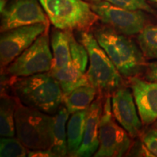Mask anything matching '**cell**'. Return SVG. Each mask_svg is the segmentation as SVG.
<instances>
[{
  "label": "cell",
  "instance_id": "1",
  "mask_svg": "<svg viewBox=\"0 0 157 157\" xmlns=\"http://www.w3.org/2000/svg\"><path fill=\"white\" fill-rule=\"evenodd\" d=\"M13 90L23 105L55 115L61 105L63 94L60 84L50 72L15 77Z\"/></svg>",
  "mask_w": 157,
  "mask_h": 157
},
{
  "label": "cell",
  "instance_id": "2",
  "mask_svg": "<svg viewBox=\"0 0 157 157\" xmlns=\"http://www.w3.org/2000/svg\"><path fill=\"white\" fill-rule=\"evenodd\" d=\"M54 116L19 103L15 111V131L28 150L50 149L53 143Z\"/></svg>",
  "mask_w": 157,
  "mask_h": 157
},
{
  "label": "cell",
  "instance_id": "3",
  "mask_svg": "<svg viewBox=\"0 0 157 157\" xmlns=\"http://www.w3.org/2000/svg\"><path fill=\"white\" fill-rule=\"evenodd\" d=\"M94 35L121 76L131 78L139 74L144 56L130 39L113 29H98Z\"/></svg>",
  "mask_w": 157,
  "mask_h": 157
},
{
  "label": "cell",
  "instance_id": "4",
  "mask_svg": "<svg viewBox=\"0 0 157 157\" xmlns=\"http://www.w3.org/2000/svg\"><path fill=\"white\" fill-rule=\"evenodd\" d=\"M52 24L63 31H86L99 19L83 0H39Z\"/></svg>",
  "mask_w": 157,
  "mask_h": 157
},
{
  "label": "cell",
  "instance_id": "5",
  "mask_svg": "<svg viewBox=\"0 0 157 157\" xmlns=\"http://www.w3.org/2000/svg\"><path fill=\"white\" fill-rule=\"evenodd\" d=\"M81 42L89 55L90 66L86 72L89 83L98 91L113 93L121 87V75L105 50L98 42L95 35L87 31L81 34Z\"/></svg>",
  "mask_w": 157,
  "mask_h": 157
},
{
  "label": "cell",
  "instance_id": "6",
  "mask_svg": "<svg viewBox=\"0 0 157 157\" xmlns=\"http://www.w3.org/2000/svg\"><path fill=\"white\" fill-rule=\"evenodd\" d=\"M130 135L119 126L113 115L111 98L109 96L104 103L100 121L99 148L95 157H119L127 154L132 144Z\"/></svg>",
  "mask_w": 157,
  "mask_h": 157
},
{
  "label": "cell",
  "instance_id": "7",
  "mask_svg": "<svg viewBox=\"0 0 157 157\" xmlns=\"http://www.w3.org/2000/svg\"><path fill=\"white\" fill-rule=\"evenodd\" d=\"M52 65V53L46 31L7 66L6 72L13 77H25L50 72Z\"/></svg>",
  "mask_w": 157,
  "mask_h": 157
},
{
  "label": "cell",
  "instance_id": "8",
  "mask_svg": "<svg viewBox=\"0 0 157 157\" xmlns=\"http://www.w3.org/2000/svg\"><path fill=\"white\" fill-rule=\"evenodd\" d=\"M91 7L102 22L121 34H139L146 26V16L142 10H129L104 0L93 2Z\"/></svg>",
  "mask_w": 157,
  "mask_h": 157
},
{
  "label": "cell",
  "instance_id": "9",
  "mask_svg": "<svg viewBox=\"0 0 157 157\" xmlns=\"http://www.w3.org/2000/svg\"><path fill=\"white\" fill-rule=\"evenodd\" d=\"M44 23L25 25L5 31L0 39V64L5 68L45 32Z\"/></svg>",
  "mask_w": 157,
  "mask_h": 157
},
{
  "label": "cell",
  "instance_id": "10",
  "mask_svg": "<svg viewBox=\"0 0 157 157\" xmlns=\"http://www.w3.org/2000/svg\"><path fill=\"white\" fill-rule=\"evenodd\" d=\"M1 13L2 33L37 23L48 25L47 16L36 0H15Z\"/></svg>",
  "mask_w": 157,
  "mask_h": 157
},
{
  "label": "cell",
  "instance_id": "11",
  "mask_svg": "<svg viewBox=\"0 0 157 157\" xmlns=\"http://www.w3.org/2000/svg\"><path fill=\"white\" fill-rule=\"evenodd\" d=\"M135 105L133 94L127 88L121 87L112 93L111 109L113 117L132 137L138 136L143 124Z\"/></svg>",
  "mask_w": 157,
  "mask_h": 157
},
{
  "label": "cell",
  "instance_id": "12",
  "mask_svg": "<svg viewBox=\"0 0 157 157\" xmlns=\"http://www.w3.org/2000/svg\"><path fill=\"white\" fill-rule=\"evenodd\" d=\"M130 85L139 116L143 124L157 120V82L133 76Z\"/></svg>",
  "mask_w": 157,
  "mask_h": 157
},
{
  "label": "cell",
  "instance_id": "13",
  "mask_svg": "<svg viewBox=\"0 0 157 157\" xmlns=\"http://www.w3.org/2000/svg\"><path fill=\"white\" fill-rule=\"evenodd\" d=\"M103 106L100 99L94 101L87 111V121L82 143L75 156L89 157L95 155L99 148L100 121Z\"/></svg>",
  "mask_w": 157,
  "mask_h": 157
},
{
  "label": "cell",
  "instance_id": "14",
  "mask_svg": "<svg viewBox=\"0 0 157 157\" xmlns=\"http://www.w3.org/2000/svg\"><path fill=\"white\" fill-rule=\"evenodd\" d=\"M50 73L59 82L63 96L80 86L90 84L86 72L72 61L66 67L51 70Z\"/></svg>",
  "mask_w": 157,
  "mask_h": 157
},
{
  "label": "cell",
  "instance_id": "15",
  "mask_svg": "<svg viewBox=\"0 0 157 157\" xmlns=\"http://www.w3.org/2000/svg\"><path fill=\"white\" fill-rule=\"evenodd\" d=\"M50 44L52 51V65L51 70L60 69L69 65L71 62L69 31L58 29L52 31Z\"/></svg>",
  "mask_w": 157,
  "mask_h": 157
},
{
  "label": "cell",
  "instance_id": "16",
  "mask_svg": "<svg viewBox=\"0 0 157 157\" xmlns=\"http://www.w3.org/2000/svg\"><path fill=\"white\" fill-rule=\"evenodd\" d=\"M98 90L90 84L80 86L63 96V103L70 114L88 109L95 101Z\"/></svg>",
  "mask_w": 157,
  "mask_h": 157
},
{
  "label": "cell",
  "instance_id": "17",
  "mask_svg": "<svg viewBox=\"0 0 157 157\" xmlns=\"http://www.w3.org/2000/svg\"><path fill=\"white\" fill-rule=\"evenodd\" d=\"M88 109L72 113L67 124L68 154L75 156L83 140Z\"/></svg>",
  "mask_w": 157,
  "mask_h": 157
},
{
  "label": "cell",
  "instance_id": "18",
  "mask_svg": "<svg viewBox=\"0 0 157 157\" xmlns=\"http://www.w3.org/2000/svg\"><path fill=\"white\" fill-rule=\"evenodd\" d=\"M69 115L66 106H60L54 115L53 143L50 149L57 156H66L68 154L66 122Z\"/></svg>",
  "mask_w": 157,
  "mask_h": 157
},
{
  "label": "cell",
  "instance_id": "19",
  "mask_svg": "<svg viewBox=\"0 0 157 157\" xmlns=\"http://www.w3.org/2000/svg\"><path fill=\"white\" fill-rule=\"evenodd\" d=\"M17 103L8 96H2L0 109V135L14 137L15 131V111Z\"/></svg>",
  "mask_w": 157,
  "mask_h": 157
},
{
  "label": "cell",
  "instance_id": "20",
  "mask_svg": "<svg viewBox=\"0 0 157 157\" xmlns=\"http://www.w3.org/2000/svg\"><path fill=\"white\" fill-rule=\"evenodd\" d=\"M137 42L146 58L157 59V25H147L138 34Z\"/></svg>",
  "mask_w": 157,
  "mask_h": 157
},
{
  "label": "cell",
  "instance_id": "21",
  "mask_svg": "<svg viewBox=\"0 0 157 157\" xmlns=\"http://www.w3.org/2000/svg\"><path fill=\"white\" fill-rule=\"evenodd\" d=\"M24 145L14 137H2L0 140V156L25 157L28 156Z\"/></svg>",
  "mask_w": 157,
  "mask_h": 157
},
{
  "label": "cell",
  "instance_id": "22",
  "mask_svg": "<svg viewBox=\"0 0 157 157\" xmlns=\"http://www.w3.org/2000/svg\"><path fill=\"white\" fill-rule=\"evenodd\" d=\"M104 1H107L113 5L129 10H144L154 14V10L146 2V0H104Z\"/></svg>",
  "mask_w": 157,
  "mask_h": 157
},
{
  "label": "cell",
  "instance_id": "23",
  "mask_svg": "<svg viewBox=\"0 0 157 157\" xmlns=\"http://www.w3.org/2000/svg\"><path fill=\"white\" fill-rule=\"evenodd\" d=\"M144 146L151 154L157 156V129L149 130L143 136Z\"/></svg>",
  "mask_w": 157,
  "mask_h": 157
},
{
  "label": "cell",
  "instance_id": "24",
  "mask_svg": "<svg viewBox=\"0 0 157 157\" xmlns=\"http://www.w3.org/2000/svg\"><path fill=\"white\" fill-rule=\"evenodd\" d=\"M146 78L148 81L157 82V61L147 64Z\"/></svg>",
  "mask_w": 157,
  "mask_h": 157
},
{
  "label": "cell",
  "instance_id": "25",
  "mask_svg": "<svg viewBox=\"0 0 157 157\" xmlns=\"http://www.w3.org/2000/svg\"><path fill=\"white\" fill-rule=\"evenodd\" d=\"M30 157H54L56 154L51 149H42V150L30 151L28 153V156Z\"/></svg>",
  "mask_w": 157,
  "mask_h": 157
},
{
  "label": "cell",
  "instance_id": "26",
  "mask_svg": "<svg viewBox=\"0 0 157 157\" xmlns=\"http://www.w3.org/2000/svg\"><path fill=\"white\" fill-rule=\"evenodd\" d=\"M151 1H153V2H156V3H157V0H151Z\"/></svg>",
  "mask_w": 157,
  "mask_h": 157
},
{
  "label": "cell",
  "instance_id": "27",
  "mask_svg": "<svg viewBox=\"0 0 157 157\" xmlns=\"http://www.w3.org/2000/svg\"><path fill=\"white\" fill-rule=\"evenodd\" d=\"M156 128L157 129V120L156 121Z\"/></svg>",
  "mask_w": 157,
  "mask_h": 157
},
{
  "label": "cell",
  "instance_id": "28",
  "mask_svg": "<svg viewBox=\"0 0 157 157\" xmlns=\"http://www.w3.org/2000/svg\"><path fill=\"white\" fill-rule=\"evenodd\" d=\"M89 1H92V2H95L96 0H89Z\"/></svg>",
  "mask_w": 157,
  "mask_h": 157
}]
</instances>
